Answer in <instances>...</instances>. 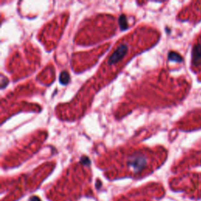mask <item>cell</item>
<instances>
[{"mask_svg":"<svg viewBox=\"0 0 201 201\" xmlns=\"http://www.w3.org/2000/svg\"><path fill=\"white\" fill-rule=\"evenodd\" d=\"M30 201H39V199H37V198H36V197H34V198H32V199H31Z\"/></svg>","mask_w":201,"mask_h":201,"instance_id":"obj_1","label":"cell"}]
</instances>
